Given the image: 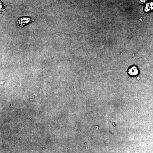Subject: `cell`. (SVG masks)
<instances>
[{"instance_id":"6da1fadb","label":"cell","mask_w":153,"mask_h":153,"mask_svg":"<svg viewBox=\"0 0 153 153\" xmlns=\"http://www.w3.org/2000/svg\"><path fill=\"white\" fill-rule=\"evenodd\" d=\"M128 75L131 77L137 76L140 73L139 68L136 66L130 67L127 70Z\"/></svg>"},{"instance_id":"7a4b0ae2","label":"cell","mask_w":153,"mask_h":153,"mask_svg":"<svg viewBox=\"0 0 153 153\" xmlns=\"http://www.w3.org/2000/svg\"><path fill=\"white\" fill-rule=\"evenodd\" d=\"M31 19L29 17H20L17 20V25L21 27L25 26L28 24L29 22H31Z\"/></svg>"},{"instance_id":"3957f363","label":"cell","mask_w":153,"mask_h":153,"mask_svg":"<svg viewBox=\"0 0 153 153\" xmlns=\"http://www.w3.org/2000/svg\"><path fill=\"white\" fill-rule=\"evenodd\" d=\"M153 9V3H150L146 5V7L145 8V12H148L149 10H152Z\"/></svg>"},{"instance_id":"277c9868","label":"cell","mask_w":153,"mask_h":153,"mask_svg":"<svg viewBox=\"0 0 153 153\" xmlns=\"http://www.w3.org/2000/svg\"><path fill=\"white\" fill-rule=\"evenodd\" d=\"M4 10H5V9L3 6L1 2L0 1V12L4 11Z\"/></svg>"}]
</instances>
